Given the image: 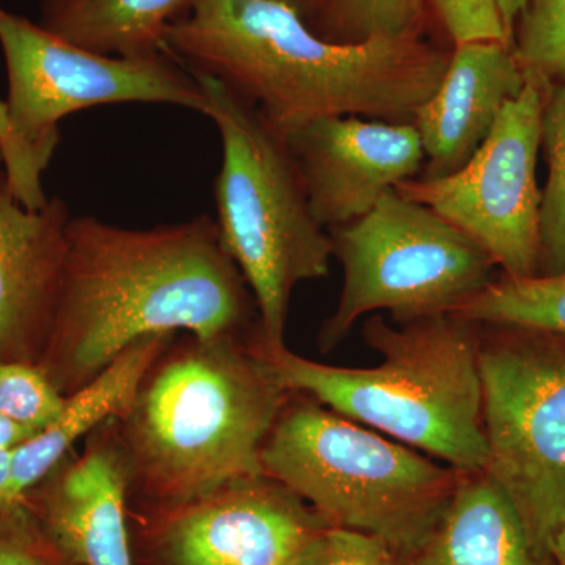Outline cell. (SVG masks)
Returning a JSON list of instances; mask_svg holds the SVG:
<instances>
[{"label": "cell", "instance_id": "obj_1", "mask_svg": "<svg viewBox=\"0 0 565 565\" xmlns=\"http://www.w3.org/2000/svg\"><path fill=\"white\" fill-rule=\"evenodd\" d=\"M250 313V288L210 215L148 230L73 215L54 322L36 366L70 396L143 338L230 337Z\"/></svg>", "mask_w": 565, "mask_h": 565}, {"label": "cell", "instance_id": "obj_2", "mask_svg": "<svg viewBox=\"0 0 565 565\" xmlns=\"http://www.w3.org/2000/svg\"><path fill=\"white\" fill-rule=\"evenodd\" d=\"M166 46L281 137L330 117L414 125L451 61L416 33L334 43L281 0H196L170 25Z\"/></svg>", "mask_w": 565, "mask_h": 565}, {"label": "cell", "instance_id": "obj_3", "mask_svg": "<svg viewBox=\"0 0 565 565\" xmlns=\"http://www.w3.org/2000/svg\"><path fill=\"white\" fill-rule=\"evenodd\" d=\"M285 393L256 343L192 337L161 356L120 418L129 486L167 512L264 475Z\"/></svg>", "mask_w": 565, "mask_h": 565}, {"label": "cell", "instance_id": "obj_4", "mask_svg": "<svg viewBox=\"0 0 565 565\" xmlns=\"http://www.w3.org/2000/svg\"><path fill=\"white\" fill-rule=\"evenodd\" d=\"M479 323L438 315L392 327L375 315L363 327L381 353L375 367H337L296 355L286 345L256 348L286 393L296 392L352 422L373 427L444 460L462 473L486 471Z\"/></svg>", "mask_w": 565, "mask_h": 565}, {"label": "cell", "instance_id": "obj_5", "mask_svg": "<svg viewBox=\"0 0 565 565\" xmlns=\"http://www.w3.org/2000/svg\"><path fill=\"white\" fill-rule=\"evenodd\" d=\"M262 465L327 525L375 535L403 561L433 534L463 475L313 399L282 407Z\"/></svg>", "mask_w": 565, "mask_h": 565}, {"label": "cell", "instance_id": "obj_6", "mask_svg": "<svg viewBox=\"0 0 565 565\" xmlns=\"http://www.w3.org/2000/svg\"><path fill=\"white\" fill-rule=\"evenodd\" d=\"M193 74L206 98L203 115L221 134L214 196L222 245L250 288L263 343L285 345L294 289L329 277L332 239L316 222L280 134L221 82Z\"/></svg>", "mask_w": 565, "mask_h": 565}, {"label": "cell", "instance_id": "obj_7", "mask_svg": "<svg viewBox=\"0 0 565 565\" xmlns=\"http://www.w3.org/2000/svg\"><path fill=\"white\" fill-rule=\"evenodd\" d=\"M344 282L319 344L329 351L373 311L411 322L449 315L492 282V258L430 207L392 189L359 221L329 230Z\"/></svg>", "mask_w": 565, "mask_h": 565}, {"label": "cell", "instance_id": "obj_8", "mask_svg": "<svg viewBox=\"0 0 565 565\" xmlns=\"http://www.w3.org/2000/svg\"><path fill=\"white\" fill-rule=\"evenodd\" d=\"M490 327L479 344L486 473L511 498L535 553L555 561L565 523V337Z\"/></svg>", "mask_w": 565, "mask_h": 565}, {"label": "cell", "instance_id": "obj_9", "mask_svg": "<svg viewBox=\"0 0 565 565\" xmlns=\"http://www.w3.org/2000/svg\"><path fill=\"white\" fill-rule=\"evenodd\" d=\"M0 50L7 68L6 107L14 134L57 150L58 122L104 104H169L203 114L195 74L169 51L143 57L98 54L58 39L0 6Z\"/></svg>", "mask_w": 565, "mask_h": 565}, {"label": "cell", "instance_id": "obj_10", "mask_svg": "<svg viewBox=\"0 0 565 565\" xmlns=\"http://www.w3.org/2000/svg\"><path fill=\"white\" fill-rule=\"evenodd\" d=\"M552 85L526 76L492 131L462 169L444 178H414L396 191L437 212L467 234L504 277L539 274L542 189L537 184L542 111Z\"/></svg>", "mask_w": 565, "mask_h": 565}, {"label": "cell", "instance_id": "obj_11", "mask_svg": "<svg viewBox=\"0 0 565 565\" xmlns=\"http://www.w3.org/2000/svg\"><path fill=\"white\" fill-rule=\"evenodd\" d=\"M302 498L269 476L237 479L163 512V565H297L322 527Z\"/></svg>", "mask_w": 565, "mask_h": 565}, {"label": "cell", "instance_id": "obj_12", "mask_svg": "<svg viewBox=\"0 0 565 565\" xmlns=\"http://www.w3.org/2000/svg\"><path fill=\"white\" fill-rule=\"evenodd\" d=\"M323 230L373 210L386 192L414 180L424 150L414 125L360 117L321 118L282 136Z\"/></svg>", "mask_w": 565, "mask_h": 565}, {"label": "cell", "instance_id": "obj_13", "mask_svg": "<svg viewBox=\"0 0 565 565\" xmlns=\"http://www.w3.org/2000/svg\"><path fill=\"white\" fill-rule=\"evenodd\" d=\"M71 212L58 196L22 206L0 180V362L39 364L50 340Z\"/></svg>", "mask_w": 565, "mask_h": 565}, {"label": "cell", "instance_id": "obj_14", "mask_svg": "<svg viewBox=\"0 0 565 565\" xmlns=\"http://www.w3.org/2000/svg\"><path fill=\"white\" fill-rule=\"evenodd\" d=\"M128 470L118 441H99L58 465L24 503L74 565H134L126 492Z\"/></svg>", "mask_w": 565, "mask_h": 565}, {"label": "cell", "instance_id": "obj_15", "mask_svg": "<svg viewBox=\"0 0 565 565\" xmlns=\"http://www.w3.org/2000/svg\"><path fill=\"white\" fill-rule=\"evenodd\" d=\"M525 84V71L511 44H456L444 79L416 111L414 126L426 161L418 178L433 180L462 169Z\"/></svg>", "mask_w": 565, "mask_h": 565}, {"label": "cell", "instance_id": "obj_16", "mask_svg": "<svg viewBox=\"0 0 565 565\" xmlns=\"http://www.w3.org/2000/svg\"><path fill=\"white\" fill-rule=\"evenodd\" d=\"M172 337L159 334L137 341L87 385L66 396L54 422L11 452L9 478L0 489V508L24 503L25 494L63 462L71 446L109 419L128 414Z\"/></svg>", "mask_w": 565, "mask_h": 565}, {"label": "cell", "instance_id": "obj_17", "mask_svg": "<svg viewBox=\"0 0 565 565\" xmlns=\"http://www.w3.org/2000/svg\"><path fill=\"white\" fill-rule=\"evenodd\" d=\"M404 565H556L535 553L526 527L500 484L463 473L433 534Z\"/></svg>", "mask_w": 565, "mask_h": 565}, {"label": "cell", "instance_id": "obj_18", "mask_svg": "<svg viewBox=\"0 0 565 565\" xmlns=\"http://www.w3.org/2000/svg\"><path fill=\"white\" fill-rule=\"evenodd\" d=\"M196 0H43L41 28L98 54L143 57L166 52L167 32Z\"/></svg>", "mask_w": 565, "mask_h": 565}, {"label": "cell", "instance_id": "obj_19", "mask_svg": "<svg viewBox=\"0 0 565 565\" xmlns=\"http://www.w3.org/2000/svg\"><path fill=\"white\" fill-rule=\"evenodd\" d=\"M479 326H516L565 337V273L503 277L452 313Z\"/></svg>", "mask_w": 565, "mask_h": 565}, {"label": "cell", "instance_id": "obj_20", "mask_svg": "<svg viewBox=\"0 0 565 565\" xmlns=\"http://www.w3.org/2000/svg\"><path fill=\"white\" fill-rule=\"evenodd\" d=\"M541 150L546 167L541 204L539 274L565 273V84L552 85L542 111Z\"/></svg>", "mask_w": 565, "mask_h": 565}, {"label": "cell", "instance_id": "obj_21", "mask_svg": "<svg viewBox=\"0 0 565 565\" xmlns=\"http://www.w3.org/2000/svg\"><path fill=\"white\" fill-rule=\"evenodd\" d=\"M512 50L526 76L565 84V0H527L515 22Z\"/></svg>", "mask_w": 565, "mask_h": 565}, {"label": "cell", "instance_id": "obj_22", "mask_svg": "<svg viewBox=\"0 0 565 565\" xmlns=\"http://www.w3.org/2000/svg\"><path fill=\"white\" fill-rule=\"evenodd\" d=\"M322 39L362 43L416 33L418 0H326Z\"/></svg>", "mask_w": 565, "mask_h": 565}, {"label": "cell", "instance_id": "obj_23", "mask_svg": "<svg viewBox=\"0 0 565 565\" xmlns=\"http://www.w3.org/2000/svg\"><path fill=\"white\" fill-rule=\"evenodd\" d=\"M65 397L35 364L0 362V416L40 433L61 414Z\"/></svg>", "mask_w": 565, "mask_h": 565}, {"label": "cell", "instance_id": "obj_24", "mask_svg": "<svg viewBox=\"0 0 565 565\" xmlns=\"http://www.w3.org/2000/svg\"><path fill=\"white\" fill-rule=\"evenodd\" d=\"M54 152L21 140L11 128L6 103L0 99V162L3 163V181L22 206L43 210L50 203V196L43 188V173L50 167Z\"/></svg>", "mask_w": 565, "mask_h": 565}, {"label": "cell", "instance_id": "obj_25", "mask_svg": "<svg viewBox=\"0 0 565 565\" xmlns=\"http://www.w3.org/2000/svg\"><path fill=\"white\" fill-rule=\"evenodd\" d=\"M0 565H74L25 503L0 508Z\"/></svg>", "mask_w": 565, "mask_h": 565}, {"label": "cell", "instance_id": "obj_26", "mask_svg": "<svg viewBox=\"0 0 565 565\" xmlns=\"http://www.w3.org/2000/svg\"><path fill=\"white\" fill-rule=\"evenodd\" d=\"M297 565H404L375 535L326 526L311 539Z\"/></svg>", "mask_w": 565, "mask_h": 565}, {"label": "cell", "instance_id": "obj_27", "mask_svg": "<svg viewBox=\"0 0 565 565\" xmlns=\"http://www.w3.org/2000/svg\"><path fill=\"white\" fill-rule=\"evenodd\" d=\"M452 43L501 41L511 44L501 18L500 0H429Z\"/></svg>", "mask_w": 565, "mask_h": 565}, {"label": "cell", "instance_id": "obj_28", "mask_svg": "<svg viewBox=\"0 0 565 565\" xmlns=\"http://www.w3.org/2000/svg\"><path fill=\"white\" fill-rule=\"evenodd\" d=\"M35 430L25 429V427L18 426V424L11 423L10 419L0 416V449H14L18 446L24 444V441L31 440L33 435H36Z\"/></svg>", "mask_w": 565, "mask_h": 565}, {"label": "cell", "instance_id": "obj_29", "mask_svg": "<svg viewBox=\"0 0 565 565\" xmlns=\"http://www.w3.org/2000/svg\"><path fill=\"white\" fill-rule=\"evenodd\" d=\"M527 0H500L501 18L505 33L512 43V35H514L515 22L519 20L520 13L525 9Z\"/></svg>", "mask_w": 565, "mask_h": 565}, {"label": "cell", "instance_id": "obj_30", "mask_svg": "<svg viewBox=\"0 0 565 565\" xmlns=\"http://www.w3.org/2000/svg\"><path fill=\"white\" fill-rule=\"evenodd\" d=\"M552 555L556 565H565V523L557 531L555 541H553Z\"/></svg>", "mask_w": 565, "mask_h": 565}, {"label": "cell", "instance_id": "obj_31", "mask_svg": "<svg viewBox=\"0 0 565 565\" xmlns=\"http://www.w3.org/2000/svg\"><path fill=\"white\" fill-rule=\"evenodd\" d=\"M11 452L13 449H0V489L6 484L10 473Z\"/></svg>", "mask_w": 565, "mask_h": 565}, {"label": "cell", "instance_id": "obj_32", "mask_svg": "<svg viewBox=\"0 0 565 565\" xmlns=\"http://www.w3.org/2000/svg\"><path fill=\"white\" fill-rule=\"evenodd\" d=\"M281 2L288 3V6L297 10L300 17L305 18V14L308 13V9H310L311 0H281Z\"/></svg>", "mask_w": 565, "mask_h": 565}]
</instances>
